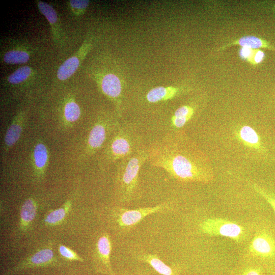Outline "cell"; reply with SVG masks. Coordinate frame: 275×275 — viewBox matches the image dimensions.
Returning a JSON list of instances; mask_svg holds the SVG:
<instances>
[{"label": "cell", "mask_w": 275, "mask_h": 275, "mask_svg": "<svg viewBox=\"0 0 275 275\" xmlns=\"http://www.w3.org/2000/svg\"><path fill=\"white\" fill-rule=\"evenodd\" d=\"M35 74L34 70L28 66H21L10 74L6 78V84L18 87L26 82Z\"/></svg>", "instance_id": "21"}, {"label": "cell", "mask_w": 275, "mask_h": 275, "mask_svg": "<svg viewBox=\"0 0 275 275\" xmlns=\"http://www.w3.org/2000/svg\"><path fill=\"white\" fill-rule=\"evenodd\" d=\"M71 205V202L68 201L61 207L51 211L45 216L44 223L49 226H55L62 223L69 210Z\"/></svg>", "instance_id": "24"}, {"label": "cell", "mask_w": 275, "mask_h": 275, "mask_svg": "<svg viewBox=\"0 0 275 275\" xmlns=\"http://www.w3.org/2000/svg\"><path fill=\"white\" fill-rule=\"evenodd\" d=\"M236 137L248 148L262 151L263 149L260 137L252 127L244 125L236 132Z\"/></svg>", "instance_id": "16"}, {"label": "cell", "mask_w": 275, "mask_h": 275, "mask_svg": "<svg viewBox=\"0 0 275 275\" xmlns=\"http://www.w3.org/2000/svg\"><path fill=\"white\" fill-rule=\"evenodd\" d=\"M149 157L153 166L163 169L180 182L207 183L213 178L211 169L191 150L172 140L163 141L149 153Z\"/></svg>", "instance_id": "1"}, {"label": "cell", "mask_w": 275, "mask_h": 275, "mask_svg": "<svg viewBox=\"0 0 275 275\" xmlns=\"http://www.w3.org/2000/svg\"><path fill=\"white\" fill-rule=\"evenodd\" d=\"M248 256L252 260L268 264L275 259V237L268 231H258L248 248Z\"/></svg>", "instance_id": "6"}, {"label": "cell", "mask_w": 275, "mask_h": 275, "mask_svg": "<svg viewBox=\"0 0 275 275\" xmlns=\"http://www.w3.org/2000/svg\"><path fill=\"white\" fill-rule=\"evenodd\" d=\"M58 249L61 256L67 260L80 262L84 261L75 252L65 245H60Z\"/></svg>", "instance_id": "28"}, {"label": "cell", "mask_w": 275, "mask_h": 275, "mask_svg": "<svg viewBox=\"0 0 275 275\" xmlns=\"http://www.w3.org/2000/svg\"><path fill=\"white\" fill-rule=\"evenodd\" d=\"M200 231L209 236H221L237 242L245 239L246 231L244 227L236 222L222 218H208L199 224Z\"/></svg>", "instance_id": "5"}, {"label": "cell", "mask_w": 275, "mask_h": 275, "mask_svg": "<svg viewBox=\"0 0 275 275\" xmlns=\"http://www.w3.org/2000/svg\"><path fill=\"white\" fill-rule=\"evenodd\" d=\"M112 243L108 233L105 231L99 234L94 244L93 265L96 272L107 275H116L110 261Z\"/></svg>", "instance_id": "8"}, {"label": "cell", "mask_w": 275, "mask_h": 275, "mask_svg": "<svg viewBox=\"0 0 275 275\" xmlns=\"http://www.w3.org/2000/svg\"><path fill=\"white\" fill-rule=\"evenodd\" d=\"M68 6L72 12L76 16L83 14L89 5L87 0H70L68 2Z\"/></svg>", "instance_id": "25"}, {"label": "cell", "mask_w": 275, "mask_h": 275, "mask_svg": "<svg viewBox=\"0 0 275 275\" xmlns=\"http://www.w3.org/2000/svg\"><path fill=\"white\" fill-rule=\"evenodd\" d=\"M136 257L139 261L149 264L161 275H177L156 254L143 253L138 254Z\"/></svg>", "instance_id": "17"}, {"label": "cell", "mask_w": 275, "mask_h": 275, "mask_svg": "<svg viewBox=\"0 0 275 275\" xmlns=\"http://www.w3.org/2000/svg\"><path fill=\"white\" fill-rule=\"evenodd\" d=\"M137 139L127 127L118 126L109 138L103 152L100 161L108 166L131 155L138 149Z\"/></svg>", "instance_id": "4"}, {"label": "cell", "mask_w": 275, "mask_h": 275, "mask_svg": "<svg viewBox=\"0 0 275 275\" xmlns=\"http://www.w3.org/2000/svg\"><path fill=\"white\" fill-rule=\"evenodd\" d=\"M26 120V113L19 110L15 114L5 133L2 144L3 157L6 156L10 150L20 139L23 131Z\"/></svg>", "instance_id": "11"}, {"label": "cell", "mask_w": 275, "mask_h": 275, "mask_svg": "<svg viewBox=\"0 0 275 275\" xmlns=\"http://www.w3.org/2000/svg\"><path fill=\"white\" fill-rule=\"evenodd\" d=\"M263 272L262 266L251 264L236 270L231 275H262Z\"/></svg>", "instance_id": "26"}, {"label": "cell", "mask_w": 275, "mask_h": 275, "mask_svg": "<svg viewBox=\"0 0 275 275\" xmlns=\"http://www.w3.org/2000/svg\"><path fill=\"white\" fill-rule=\"evenodd\" d=\"M98 82L103 94L118 106L121 102L123 90L119 77L114 73H106L101 76Z\"/></svg>", "instance_id": "12"}, {"label": "cell", "mask_w": 275, "mask_h": 275, "mask_svg": "<svg viewBox=\"0 0 275 275\" xmlns=\"http://www.w3.org/2000/svg\"><path fill=\"white\" fill-rule=\"evenodd\" d=\"M31 54V51L24 47H14L4 51L2 59L8 64H21L30 60Z\"/></svg>", "instance_id": "18"}, {"label": "cell", "mask_w": 275, "mask_h": 275, "mask_svg": "<svg viewBox=\"0 0 275 275\" xmlns=\"http://www.w3.org/2000/svg\"><path fill=\"white\" fill-rule=\"evenodd\" d=\"M92 46V38H86L77 51L60 66L57 73L58 79L64 81L73 75Z\"/></svg>", "instance_id": "10"}, {"label": "cell", "mask_w": 275, "mask_h": 275, "mask_svg": "<svg viewBox=\"0 0 275 275\" xmlns=\"http://www.w3.org/2000/svg\"><path fill=\"white\" fill-rule=\"evenodd\" d=\"M81 115L80 106L72 96H68L62 106L61 118L63 124L71 127L79 119Z\"/></svg>", "instance_id": "15"}, {"label": "cell", "mask_w": 275, "mask_h": 275, "mask_svg": "<svg viewBox=\"0 0 275 275\" xmlns=\"http://www.w3.org/2000/svg\"><path fill=\"white\" fill-rule=\"evenodd\" d=\"M194 114V109L189 105H183L176 110L171 118L172 126L176 128L184 126L191 118Z\"/></svg>", "instance_id": "23"}, {"label": "cell", "mask_w": 275, "mask_h": 275, "mask_svg": "<svg viewBox=\"0 0 275 275\" xmlns=\"http://www.w3.org/2000/svg\"><path fill=\"white\" fill-rule=\"evenodd\" d=\"M37 209L36 201L32 198L27 199L23 203L20 212V227L26 230L34 219Z\"/></svg>", "instance_id": "19"}, {"label": "cell", "mask_w": 275, "mask_h": 275, "mask_svg": "<svg viewBox=\"0 0 275 275\" xmlns=\"http://www.w3.org/2000/svg\"><path fill=\"white\" fill-rule=\"evenodd\" d=\"M233 44H238L242 47H246L253 49L259 48H266L271 50H275L274 47L269 42L254 36H243L237 40L224 46L222 48Z\"/></svg>", "instance_id": "22"}, {"label": "cell", "mask_w": 275, "mask_h": 275, "mask_svg": "<svg viewBox=\"0 0 275 275\" xmlns=\"http://www.w3.org/2000/svg\"><path fill=\"white\" fill-rule=\"evenodd\" d=\"M264 58V53L260 50L257 49L254 57V64H257L261 62Z\"/></svg>", "instance_id": "30"}, {"label": "cell", "mask_w": 275, "mask_h": 275, "mask_svg": "<svg viewBox=\"0 0 275 275\" xmlns=\"http://www.w3.org/2000/svg\"><path fill=\"white\" fill-rule=\"evenodd\" d=\"M179 89L173 86L157 87L151 89L146 95V98L150 103H156L173 98L178 93Z\"/></svg>", "instance_id": "20"}, {"label": "cell", "mask_w": 275, "mask_h": 275, "mask_svg": "<svg viewBox=\"0 0 275 275\" xmlns=\"http://www.w3.org/2000/svg\"><path fill=\"white\" fill-rule=\"evenodd\" d=\"M32 167L35 177L42 180L45 175L49 161V152L42 141H37L34 146L32 155Z\"/></svg>", "instance_id": "14"}, {"label": "cell", "mask_w": 275, "mask_h": 275, "mask_svg": "<svg viewBox=\"0 0 275 275\" xmlns=\"http://www.w3.org/2000/svg\"><path fill=\"white\" fill-rule=\"evenodd\" d=\"M256 51L255 49L243 47L240 50V54L242 58L247 60L250 63L254 65L253 59Z\"/></svg>", "instance_id": "29"}, {"label": "cell", "mask_w": 275, "mask_h": 275, "mask_svg": "<svg viewBox=\"0 0 275 275\" xmlns=\"http://www.w3.org/2000/svg\"><path fill=\"white\" fill-rule=\"evenodd\" d=\"M36 3L39 11L46 18L50 25L54 41L58 45H62L64 42L63 31L56 11L47 3L41 1H36Z\"/></svg>", "instance_id": "13"}, {"label": "cell", "mask_w": 275, "mask_h": 275, "mask_svg": "<svg viewBox=\"0 0 275 275\" xmlns=\"http://www.w3.org/2000/svg\"><path fill=\"white\" fill-rule=\"evenodd\" d=\"M119 124L106 117H99L91 128L86 143L87 155H92L104 145Z\"/></svg>", "instance_id": "7"}, {"label": "cell", "mask_w": 275, "mask_h": 275, "mask_svg": "<svg viewBox=\"0 0 275 275\" xmlns=\"http://www.w3.org/2000/svg\"><path fill=\"white\" fill-rule=\"evenodd\" d=\"M170 209V206L166 203L133 209L115 206L109 210V221L117 233L121 236H125L145 217L152 214L169 211Z\"/></svg>", "instance_id": "3"}, {"label": "cell", "mask_w": 275, "mask_h": 275, "mask_svg": "<svg viewBox=\"0 0 275 275\" xmlns=\"http://www.w3.org/2000/svg\"><path fill=\"white\" fill-rule=\"evenodd\" d=\"M148 157L149 153L146 150L138 149L118 162L116 193L121 204L128 205L137 198L139 172Z\"/></svg>", "instance_id": "2"}, {"label": "cell", "mask_w": 275, "mask_h": 275, "mask_svg": "<svg viewBox=\"0 0 275 275\" xmlns=\"http://www.w3.org/2000/svg\"><path fill=\"white\" fill-rule=\"evenodd\" d=\"M57 264L51 248L41 249L8 269L2 275H10L25 269L55 266Z\"/></svg>", "instance_id": "9"}, {"label": "cell", "mask_w": 275, "mask_h": 275, "mask_svg": "<svg viewBox=\"0 0 275 275\" xmlns=\"http://www.w3.org/2000/svg\"><path fill=\"white\" fill-rule=\"evenodd\" d=\"M254 190L260 195H261L272 208L275 214V195L259 186L254 184Z\"/></svg>", "instance_id": "27"}, {"label": "cell", "mask_w": 275, "mask_h": 275, "mask_svg": "<svg viewBox=\"0 0 275 275\" xmlns=\"http://www.w3.org/2000/svg\"><path fill=\"white\" fill-rule=\"evenodd\" d=\"M134 275H146V274H134Z\"/></svg>", "instance_id": "31"}]
</instances>
